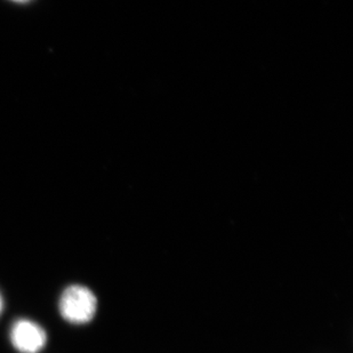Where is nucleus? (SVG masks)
<instances>
[{"label":"nucleus","instance_id":"nucleus-1","mask_svg":"<svg viewBox=\"0 0 353 353\" xmlns=\"http://www.w3.org/2000/svg\"><path fill=\"white\" fill-rule=\"evenodd\" d=\"M97 311V296L87 287L72 285L61 296L60 312L69 323L76 325L90 323Z\"/></svg>","mask_w":353,"mask_h":353},{"label":"nucleus","instance_id":"nucleus-2","mask_svg":"<svg viewBox=\"0 0 353 353\" xmlns=\"http://www.w3.org/2000/svg\"><path fill=\"white\" fill-rule=\"evenodd\" d=\"M46 334L30 320H19L10 330L14 347L21 353H38L46 343Z\"/></svg>","mask_w":353,"mask_h":353},{"label":"nucleus","instance_id":"nucleus-3","mask_svg":"<svg viewBox=\"0 0 353 353\" xmlns=\"http://www.w3.org/2000/svg\"><path fill=\"white\" fill-rule=\"evenodd\" d=\"M13 1H15V3H28V1H30V0H13Z\"/></svg>","mask_w":353,"mask_h":353},{"label":"nucleus","instance_id":"nucleus-4","mask_svg":"<svg viewBox=\"0 0 353 353\" xmlns=\"http://www.w3.org/2000/svg\"><path fill=\"white\" fill-rule=\"evenodd\" d=\"M1 309H3V299L0 296V312H1Z\"/></svg>","mask_w":353,"mask_h":353}]
</instances>
